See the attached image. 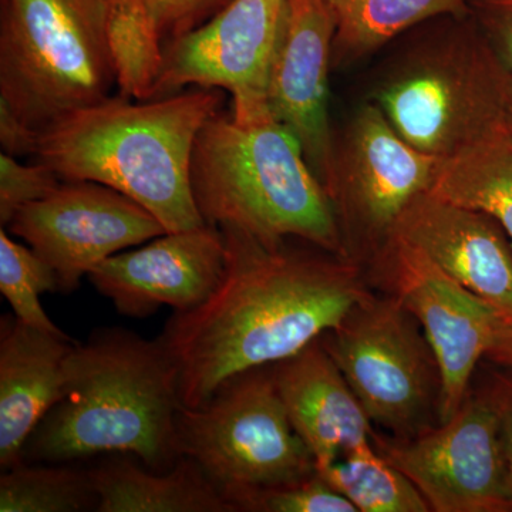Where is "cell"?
Here are the masks:
<instances>
[{
    "instance_id": "10",
    "label": "cell",
    "mask_w": 512,
    "mask_h": 512,
    "mask_svg": "<svg viewBox=\"0 0 512 512\" xmlns=\"http://www.w3.org/2000/svg\"><path fill=\"white\" fill-rule=\"evenodd\" d=\"M285 16L286 0H231L207 22L171 40L150 100L195 84L231 94L237 121L271 116L269 79Z\"/></svg>"
},
{
    "instance_id": "2",
    "label": "cell",
    "mask_w": 512,
    "mask_h": 512,
    "mask_svg": "<svg viewBox=\"0 0 512 512\" xmlns=\"http://www.w3.org/2000/svg\"><path fill=\"white\" fill-rule=\"evenodd\" d=\"M181 407L177 369L160 339L97 329L70 350L63 399L37 426L23 461L73 464L123 454L151 470H171L183 457Z\"/></svg>"
},
{
    "instance_id": "1",
    "label": "cell",
    "mask_w": 512,
    "mask_h": 512,
    "mask_svg": "<svg viewBox=\"0 0 512 512\" xmlns=\"http://www.w3.org/2000/svg\"><path fill=\"white\" fill-rule=\"evenodd\" d=\"M221 232L227 255L220 282L201 305L174 312L158 336L185 407L201 406L242 373L295 356L370 296L346 258Z\"/></svg>"
},
{
    "instance_id": "28",
    "label": "cell",
    "mask_w": 512,
    "mask_h": 512,
    "mask_svg": "<svg viewBox=\"0 0 512 512\" xmlns=\"http://www.w3.org/2000/svg\"><path fill=\"white\" fill-rule=\"evenodd\" d=\"M231 0H147L163 36L190 32L220 12Z\"/></svg>"
},
{
    "instance_id": "30",
    "label": "cell",
    "mask_w": 512,
    "mask_h": 512,
    "mask_svg": "<svg viewBox=\"0 0 512 512\" xmlns=\"http://www.w3.org/2000/svg\"><path fill=\"white\" fill-rule=\"evenodd\" d=\"M40 131L25 123L5 100L0 99V144L10 157L35 156Z\"/></svg>"
},
{
    "instance_id": "3",
    "label": "cell",
    "mask_w": 512,
    "mask_h": 512,
    "mask_svg": "<svg viewBox=\"0 0 512 512\" xmlns=\"http://www.w3.org/2000/svg\"><path fill=\"white\" fill-rule=\"evenodd\" d=\"M221 103L217 89L141 103L107 97L40 131L35 156L60 180L106 185L146 208L165 231H188L207 224L192 192V156Z\"/></svg>"
},
{
    "instance_id": "18",
    "label": "cell",
    "mask_w": 512,
    "mask_h": 512,
    "mask_svg": "<svg viewBox=\"0 0 512 512\" xmlns=\"http://www.w3.org/2000/svg\"><path fill=\"white\" fill-rule=\"evenodd\" d=\"M70 336L33 328L15 315L0 320V466L23 463L26 444L64 396Z\"/></svg>"
},
{
    "instance_id": "16",
    "label": "cell",
    "mask_w": 512,
    "mask_h": 512,
    "mask_svg": "<svg viewBox=\"0 0 512 512\" xmlns=\"http://www.w3.org/2000/svg\"><path fill=\"white\" fill-rule=\"evenodd\" d=\"M390 238L420 249L505 322L512 320V245L490 215L424 192L400 215Z\"/></svg>"
},
{
    "instance_id": "13",
    "label": "cell",
    "mask_w": 512,
    "mask_h": 512,
    "mask_svg": "<svg viewBox=\"0 0 512 512\" xmlns=\"http://www.w3.org/2000/svg\"><path fill=\"white\" fill-rule=\"evenodd\" d=\"M6 228L52 266L62 293L77 291L110 256L167 234L146 208L92 181H63L16 212Z\"/></svg>"
},
{
    "instance_id": "25",
    "label": "cell",
    "mask_w": 512,
    "mask_h": 512,
    "mask_svg": "<svg viewBox=\"0 0 512 512\" xmlns=\"http://www.w3.org/2000/svg\"><path fill=\"white\" fill-rule=\"evenodd\" d=\"M59 291V281L52 266L30 247L19 244L9 232L0 231V292L13 315L40 330L67 336L47 316L40 298Z\"/></svg>"
},
{
    "instance_id": "24",
    "label": "cell",
    "mask_w": 512,
    "mask_h": 512,
    "mask_svg": "<svg viewBox=\"0 0 512 512\" xmlns=\"http://www.w3.org/2000/svg\"><path fill=\"white\" fill-rule=\"evenodd\" d=\"M90 470L73 464L23 463L0 476V512L96 511Z\"/></svg>"
},
{
    "instance_id": "6",
    "label": "cell",
    "mask_w": 512,
    "mask_h": 512,
    "mask_svg": "<svg viewBox=\"0 0 512 512\" xmlns=\"http://www.w3.org/2000/svg\"><path fill=\"white\" fill-rule=\"evenodd\" d=\"M510 79L478 26L454 29L406 53L373 103L407 143L446 160L507 119Z\"/></svg>"
},
{
    "instance_id": "14",
    "label": "cell",
    "mask_w": 512,
    "mask_h": 512,
    "mask_svg": "<svg viewBox=\"0 0 512 512\" xmlns=\"http://www.w3.org/2000/svg\"><path fill=\"white\" fill-rule=\"evenodd\" d=\"M335 22L325 0H286L268 87L272 119L301 144L329 197L335 183L336 141L329 117V67Z\"/></svg>"
},
{
    "instance_id": "31",
    "label": "cell",
    "mask_w": 512,
    "mask_h": 512,
    "mask_svg": "<svg viewBox=\"0 0 512 512\" xmlns=\"http://www.w3.org/2000/svg\"><path fill=\"white\" fill-rule=\"evenodd\" d=\"M488 386L500 414L501 441L512 483V375H497Z\"/></svg>"
},
{
    "instance_id": "11",
    "label": "cell",
    "mask_w": 512,
    "mask_h": 512,
    "mask_svg": "<svg viewBox=\"0 0 512 512\" xmlns=\"http://www.w3.org/2000/svg\"><path fill=\"white\" fill-rule=\"evenodd\" d=\"M382 251L392 295L419 323L439 367L444 423L463 406L474 370L493 349L505 319L413 245L390 238Z\"/></svg>"
},
{
    "instance_id": "9",
    "label": "cell",
    "mask_w": 512,
    "mask_h": 512,
    "mask_svg": "<svg viewBox=\"0 0 512 512\" xmlns=\"http://www.w3.org/2000/svg\"><path fill=\"white\" fill-rule=\"evenodd\" d=\"M375 447L419 488L431 512H512V483L490 386L468 393L450 420Z\"/></svg>"
},
{
    "instance_id": "19",
    "label": "cell",
    "mask_w": 512,
    "mask_h": 512,
    "mask_svg": "<svg viewBox=\"0 0 512 512\" xmlns=\"http://www.w3.org/2000/svg\"><path fill=\"white\" fill-rule=\"evenodd\" d=\"M97 512H235L194 460L181 457L171 470L154 471L133 456L90 468Z\"/></svg>"
},
{
    "instance_id": "22",
    "label": "cell",
    "mask_w": 512,
    "mask_h": 512,
    "mask_svg": "<svg viewBox=\"0 0 512 512\" xmlns=\"http://www.w3.org/2000/svg\"><path fill=\"white\" fill-rule=\"evenodd\" d=\"M106 35L120 96L151 99L164 62V36L147 0H106Z\"/></svg>"
},
{
    "instance_id": "23",
    "label": "cell",
    "mask_w": 512,
    "mask_h": 512,
    "mask_svg": "<svg viewBox=\"0 0 512 512\" xmlns=\"http://www.w3.org/2000/svg\"><path fill=\"white\" fill-rule=\"evenodd\" d=\"M316 473L357 512H431L419 488L375 446L320 464Z\"/></svg>"
},
{
    "instance_id": "15",
    "label": "cell",
    "mask_w": 512,
    "mask_h": 512,
    "mask_svg": "<svg viewBox=\"0 0 512 512\" xmlns=\"http://www.w3.org/2000/svg\"><path fill=\"white\" fill-rule=\"evenodd\" d=\"M225 255L221 229L204 224L167 232L134 251L110 256L87 278L127 318H147L161 306L185 312L214 291L224 272Z\"/></svg>"
},
{
    "instance_id": "4",
    "label": "cell",
    "mask_w": 512,
    "mask_h": 512,
    "mask_svg": "<svg viewBox=\"0 0 512 512\" xmlns=\"http://www.w3.org/2000/svg\"><path fill=\"white\" fill-rule=\"evenodd\" d=\"M191 183L207 224L265 244L298 238L348 259L328 191L299 141L272 116L242 123L218 111L198 134Z\"/></svg>"
},
{
    "instance_id": "7",
    "label": "cell",
    "mask_w": 512,
    "mask_h": 512,
    "mask_svg": "<svg viewBox=\"0 0 512 512\" xmlns=\"http://www.w3.org/2000/svg\"><path fill=\"white\" fill-rule=\"evenodd\" d=\"M181 456L191 458L244 512L255 494L315 476L316 461L293 429L271 366L229 380L210 400L181 407Z\"/></svg>"
},
{
    "instance_id": "33",
    "label": "cell",
    "mask_w": 512,
    "mask_h": 512,
    "mask_svg": "<svg viewBox=\"0 0 512 512\" xmlns=\"http://www.w3.org/2000/svg\"><path fill=\"white\" fill-rule=\"evenodd\" d=\"M507 113L508 117H510L512 123V76L510 79V84H508V92H507Z\"/></svg>"
},
{
    "instance_id": "26",
    "label": "cell",
    "mask_w": 512,
    "mask_h": 512,
    "mask_svg": "<svg viewBox=\"0 0 512 512\" xmlns=\"http://www.w3.org/2000/svg\"><path fill=\"white\" fill-rule=\"evenodd\" d=\"M245 512H357L318 473L299 483L255 494Z\"/></svg>"
},
{
    "instance_id": "29",
    "label": "cell",
    "mask_w": 512,
    "mask_h": 512,
    "mask_svg": "<svg viewBox=\"0 0 512 512\" xmlns=\"http://www.w3.org/2000/svg\"><path fill=\"white\" fill-rule=\"evenodd\" d=\"M478 28L512 76V0H477Z\"/></svg>"
},
{
    "instance_id": "27",
    "label": "cell",
    "mask_w": 512,
    "mask_h": 512,
    "mask_svg": "<svg viewBox=\"0 0 512 512\" xmlns=\"http://www.w3.org/2000/svg\"><path fill=\"white\" fill-rule=\"evenodd\" d=\"M62 184L47 165L22 164L18 158L0 154V224L8 227L16 212L47 197Z\"/></svg>"
},
{
    "instance_id": "20",
    "label": "cell",
    "mask_w": 512,
    "mask_h": 512,
    "mask_svg": "<svg viewBox=\"0 0 512 512\" xmlns=\"http://www.w3.org/2000/svg\"><path fill=\"white\" fill-rule=\"evenodd\" d=\"M430 192L484 212L504 229L512 245V123L497 124L456 156L441 160Z\"/></svg>"
},
{
    "instance_id": "32",
    "label": "cell",
    "mask_w": 512,
    "mask_h": 512,
    "mask_svg": "<svg viewBox=\"0 0 512 512\" xmlns=\"http://www.w3.org/2000/svg\"><path fill=\"white\" fill-rule=\"evenodd\" d=\"M487 357L498 365L504 366L505 369L511 370L512 373V320L504 322L500 335Z\"/></svg>"
},
{
    "instance_id": "5",
    "label": "cell",
    "mask_w": 512,
    "mask_h": 512,
    "mask_svg": "<svg viewBox=\"0 0 512 512\" xmlns=\"http://www.w3.org/2000/svg\"><path fill=\"white\" fill-rule=\"evenodd\" d=\"M106 0H0V99L37 131L110 97Z\"/></svg>"
},
{
    "instance_id": "12",
    "label": "cell",
    "mask_w": 512,
    "mask_h": 512,
    "mask_svg": "<svg viewBox=\"0 0 512 512\" xmlns=\"http://www.w3.org/2000/svg\"><path fill=\"white\" fill-rule=\"evenodd\" d=\"M440 164L407 143L375 103L362 107L336 144L330 200L343 241L349 234L365 247L383 249L404 210L431 190Z\"/></svg>"
},
{
    "instance_id": "8",
    "label": "cell",
    "mask_w": 512,
    "mask_h": 512,
    "mask_svg": "<svg viewBox=\"0 0 512 512\" xmlns=\"http://www.w3.org/2000/svg\"><path fill=\"white\" fill-rule=\"evenodd\" d=\"M370 421L409 439L439 419L440 373L419 323L394 295H370L320 338Z\"/></svg>"
},
{
    "instance_id": "17",
    "label": "cell",
    "mask_w": 512,
    "mask_h": 512,
    "mask_svg": "<svg viewBox=\"0 0 512 512\" xmlns=\"http://www.w3.org/2000/svg\"><path fill=\"white\" fill-rule=\"evenodd\" d=\"M271 370L289 421L316 466L375 446L372 421L320 338Z\"/></svg>"
},
{
    "instance_id": "21",
    "label": "cell",
    "mask_w": 512,
    "mask_h": 512,
    "mask_svg": "<svg viewBox=\"0 0 512 512\" xmlns=\"http://www.w3.org/2000/svg\"><path fill=\"white\" fill-rule=\"evenodd\" d=\"M335 22L333 62L376 52L426 20L461 15L467 0H325Z\"/></svg>"
}]
</instances>
